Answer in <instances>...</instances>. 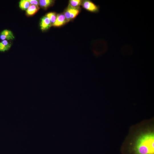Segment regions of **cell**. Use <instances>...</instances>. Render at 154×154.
I'll return each instance as SVG.
<instances>
[{
    "label": "cell",
    "instance_id": "obj_1",
    "mask_svg": "<svg viewBox=\"0 0 154 154\" xmlns=\"http://www.w3.org/2000/svg\"><path fill=\"white\" fill-rule=\"evenodd\" d=\"M133 141V150L135 154H154V133L147 129L140 132Z\"/></svg>",
    "mask_w": 154,
    "mask_h": 154
},
{
    "label": "cell",
    "instance_id": "obj_2",
    "mask_svg": "<svg viewBox=\"0 0 154 154\" xmlns=\"http://www.w3.org/2000/svg\"><path fill=\"white\" fill-rule=\"evenodd\" d=\"M81 5L83 7L90 12L93 13L99 12V7L90 0L82 1Z\"/></svg>",
    "mask_w": 154,
    "mask_h": 154
},
{
    "label": "cell",
    "instance_id": "obj_3",
    "mask_svg": "<svg viewBox=\"0 0 154 154\" xmlns=\"http://www.w3.org/2000/svg\"><path fill=\"white\" fill-rule=\"evenodd\" d=\"M52 25L50 19L46 16L42 17L41 20L40 27L42 31L47 30Z\"/></svg>",
    "mask_w": 154,
    "mask_h": 154
},
{
    "label": "cell",
    "instance_id": "obj_4",
    "mask_svg": "<svg viewBox=\"0 0 154 154\" xmlns=\"http://www.w3.org/2000/svg\"><path fill=\"white\" fill-rule=\"evenodd\" d=\"M66 22V20L64 14H58L57 15L55 21L52 26L59 27L63 25Z\"/></svg>",
    "mask_w": 154,
    "mask_h": 154
},
{
    "label": "cell",
    "instance_id": "obj_5",
    "mask_svg": "<svg viewBox=\"0 0 154 154\" xmlns=\"http://www.w3.org/2000/svg\"><path fill=\"white\" fill-rule=\"evenodd\" d=\"M0 38L3 40H5V39L8 40H13L14 38V37L11 31L6 29L1 32Z\"/></svg>",
    "mask_w": 154,
    "mask_h": 154
},
{
    "label": "cell",
    "instance_id": "obj_6",
    "mask_svg": "<svg viewBox=\"0 0 154 154\" xmlns=\"http://www.w3.org/2000/svg\"><path fill=\"white\" fill-rule=\"evenodd\" d=\"M67 8L70 15L71 20L75 18L79 13V8L73 7L69 4Z\"/></svg>",
    "mask_w": 154,
    "mask_h": 154
},
{
    "label": "cell",
    "instance_id": "obj_7",
    "mask_svg": "<svg viewBox=\"0 0 154 154\" xmlns=\"http://www.w3.org/2000/svg\"><path fill=\"white\" fill-rule=\"evenodd\" d=\"M38 5L31 4L26 10V14L28 16L33 15L37 12L39 9Z\"/></svg>",
    "mask_w": 154,
    "mask_h": 154
},
{
    "label": "cell",
    "instance_id": "obj_8",
    "mask_svg": "<svg viewBox=\"0 0 154 154\" xmlns=\"http://www.w3.org/2000/svg\"><path fill=\"white\" fill-rule=\"evenodd\" d=\"M11 44L6 40H3L0 42V51L4 52L9 50L10 48Z\"/></svg>",
    "mask_w": 154,
    "mask_h": 154
},
{
    "label": "cell",
    "instance_id": "obj_9",
    "mask_svg": "<svg viewBox=\"0 0 154 154\" xmlns=\"http://www.w3.org/2000/svg\"><path fill=\"white\" fill-rule=\"evenodd\" d=\"M38 1L40 6L42 8L46 9L53 3V1L51 0H40Z\"/></svg>",
    "mask_w": 154,
    "mask_h": 154
},
{
    "label": "cell",
    "instance_id": "obj_10",
    "mask_svg": "<svg viewBox=\"0 0 154 154\" xmlns=\"http://www.w3.org/2000/svg\"><path fill=\"white\" fill-rule=\"evenodd\" d=\"M30 5V3L27 0H22L19 2V7L23 10H27Z\"/></svg>",
    "mask_w": 154,
    "mask_h": 154
},
{
    "label": "cell",
    "instance_id": "obj_11",
    "mask_svg": "<svg viewBox=\"0 0 154 154\" xmlns=\"http://www.w3.org/2000/svg\"><path fill=\"white\" fill-rule=\"evenodd\" d=\"M82 2V1L80 0H70L69 1V5L73 7L79 9Z\"/></svg>",
    "mask_w": 154,
    "mask_h": 154
},
{
    "label": "cell",
    "instance_id": "obj_12",
    "mask_svg": "<svg viewBox=\"0 0 154 154\" xmlns=\"http://www.w3.org/2000/svg\"><path fill=\"white\" fill-rule=\"evenodd\" d=\"M46 16L50 19L52 26L56 19L57 15L56 13L54 12H50L47 13Z\"/></svg>",
    "mask_w": 154,
    "mask_h": 154
},
{
    "label": "cell",
    "instance_id": "obj_13",
    "mask_svg": "<svg viewBox=\"0 0 154 154\" xmlns=\"http://www.w3.org/2000/svg\"><path fill=\"white\" fill-rule=\"evenodd\" d=\"M27 1L31 5H33L38 6L39 5V1L38 0H28Z\"/></svg>",
    "mask_w": 154,
    "mask_h": 154
}]
</instances>
